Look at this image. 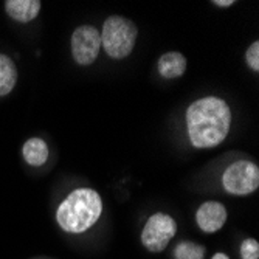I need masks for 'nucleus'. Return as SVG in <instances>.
Segmentation results:
<instances>
[{"label":"nucleus","instance_id":"1","mask_svg":"<svg viewBox=\"0 0 259 259\" xmlns=\"http://www.w3.org/2000/svg\"><path fill=\"white\" fill-rule=\"evenodd\" d=\"M231 126L230 106L218 97L194 101L186 110V129L194 148L209 149L227 138Z\"/></svg>","mask_w":259,"mask_h":259},{"label":"nucleus","instance_id":"2","mask_svg":"<svg viewBox=\"0 0 259 259\" xmlns=\"http://www.w3.org/2000/svg\"><path fill=\"white\" fill-rule=\"evenodd\" d=\"M103 213L101 196L92 188H78L59 205L56 221L67 233H84L93 227Z\"/></svg>","mask_w":259,"mask_h":259},{"label":"nucleus","instance_id":"3","mask_svg":"<svg viewBox=\"0 0 259 259\" xmlns=\"http://www.w3.org/2000/svg\"><path fill=\"white\" fill-rule=\"evenodd\" d=\"M100 36L106 53L113 59H123L134 50L138 30L129 19L121 16H110L106 19Z\"/></svg>","mask_w":259,"mask_h":259},{"label":"nucleus","instance_id":"4","mask_svg":"<svg viewBox=\"0 0 259 259\" xmlns=\"http://www.w3.org/2000/svg\"><path fill=\"white\" fill-rule=\"evenodd\" d=\"M222 186L233 196L251 194L259 186V168L250 160L234 161L222 176Z\"/></svg>","mask_w":259,"mask_h":259},{"label":"nucleus","instance_id":"5","mask_svg":"<svg viewBox=\"0 0 259 259\" xmlns=\"http://www.w3.org/2000/svg\"><path fill=\"white\" fill-rule=\"evenodd\" d=\"M176 233H177V224L169 214L155 213L148 219L143 228L141 242H143V245L149 251L160 253L168 247L171 239L176 236Z\"/></svg>","mask_w":259,"mask_h":259},{"label":"nucleus","instance_id":"6","mask_svg":"<svg viewBox=\"0 0 259 259\" xmlns=\"http://www.w3.org/2000/svg\"><path fill=\"white\" fill-rule=\"evenodd\" d=\"M101 49L100 31L92 25H81L72 34V55L76 64L90 65L98 58Z\"/></svg>","mask_w":259,"mask_h":259},{"label":"nucleus","instance_id":"7","mask_svg":"<svg viewBox=\"0 0 259 259\" xmlns=\"http://www.w3.org/2000/svg\"><path fill=\"white\" fill-rule=\"evenodd\" d=\"M196 222L205 233H216L227 222V209L221 202H205L196 213Z\"/></svg>","mask_w":259,"mask_h":259},{"label":"nucleus","instance_id":"8","mask_svg":"<svg viewBox=\"0 0 259 259\" xmlns=\"http://www.w3.org/2000/svg\"><path fill=\"white\" fill-rule=\"evenodd\" d=\"M5 10L14 20L27 23L37 17L40 11V2L39 0H7Z\"/></svg>","mask_w":259,"mask_h":259},{"label":"nucleus","instance_id":"9","mask_svg":"<svg viewBox=\"0 0 259 259\" xmlns=\"http://www.w3.org/2000/svg\"><path fill=\"white\" fill-rule=\"evenodd\" d=\"M158 73L166 79H176L186 72L188 62L179 52H168L158 59Z\"/></svg>","mask_w":259,"mask_h":259},{"label":"nucleus","instance_id":"10","mask_svg":"<svg viewBox=\"0 0 259 259\" xmlns=\"http://www.w3.org/2000/svg\"><path fill=\"white\" fill-rule=\"evenodd\" d=\"M23 158L31 166H42L49 160V146L42 138H30L22 149Z\"/></svg>","mask_w":259,"mask_h":259},{"label":"nucleus","instance_id":"11","mask_svg":"<svg viewBox=\"0 0 259 259\" xmlns=\"http://www.w3.org/2000/svg\"><path fill=\"white\" fill-rule=\"evenodd\" d=\"M17 82V68L7 56L0 55V97H5L14 89Z\"/></svg>","mask_w":259,"mask_h":259},{"label":"nucleus","instance_id":"12","mask_svg":"<svg viewBox=\"0 0 259 259\" xmlns=\"http://www.w3.org/2000/svg\"><path fill=\"white\" fill-rule=\"evenodd\" d=\"M174 257L176 259H203L205 257V247L183 241L174 248Z\"/></svg>","mask_w":259,"mask_h":259},{"label":"nucleus","instance_id":"13","mask_svg":"<svg viewBox=\"0 0 259 259\" xmlns=\"http://www.w3.org/2000/svg\"><path fill=\"white\" fill-rule=\"evenodd\" d=\"M242 259H259V244L256 239H245L241 245Z\"/></svg>","mask_w":259,"mask_h":259},{"label":"nucleus","instance_id":"14","mask_svg":"<svg viewBox=\"0 0 259 259\" xmlns=\"http://www.w3.org/2000/svg\"><path fill=\"white\" fill-rule=\"evenodd\" d=\"M245 59H247V64L251 70L257 72L259 70V42H253L248 50H247V55H245Z\"/></svg>","mask_w":259,"mask_h":259},{"label":"nucleus","instance_id":"15","mask_svg":"<svg viewBox=\"0 0 259 259\" xmlns=\"http://www.w3.org/2000/svg\"><path fill=\"white\" fill-rule=\"evenodd\" d=\"M213 4H214V5H218V7L227 8V7H231V5H234V0H214Z\"/></svg>","mask_w":259,"mask_h":259},{"label":"nucleus","instance_id":"16","mask_svg":"<svg viewBox=\"0 0 259 259\" xmlns=\"http://www.w3.org/2000/svg\"><path fill=\"white\" fill-rule=\"evenodd\" d=\"M213 259H230L225 253H216L214 256H213Z\"/></svg>","mask_w":259,"mask_h":259}]
</instances>
